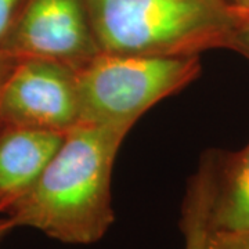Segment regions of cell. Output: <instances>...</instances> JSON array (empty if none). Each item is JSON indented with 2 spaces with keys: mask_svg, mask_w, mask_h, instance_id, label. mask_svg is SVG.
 I'll list each match as a JSON object with an SVG mask.
<instances>
[{
  "mask_svg": "<svg viewBox=\"0 0 249 249\" xmlns=\"http://www.w3.org/2000/svg\"><path fill=\"white\" fill-rule=\"evenodd\" d=\"M133 126L78 124L27 196L7 216L16 227H29L68 245L101 240L115 222L112 170Z\"/></svg>",
  "mask_w": 249,
  "mask_h": 249,
  "instance_id": "6da1fadb",
  "label": "cell"
},
{
  "mask_svg": "<svg viewBox=\"0 0 249 249\" xmlns=\"http://www.w3.org/2000/svg\"><path fill=\"white\" fill-rule=\"evenodd\" d=\"M100 52L199 55L229 49L235 7L226 0H86Z\"/></svg>",
  "mask_w": 249,
  "mask_h": 249,
  "instance_id": "7a4b0ae2",
  "label": "cell"
},
{
  "mask_svg": "<svg viewBox=\"0 0 249 249\" xmlns=\"http://www.w3.org/2000/svg\"><path fill=\"white\" fill-rule=\"evenodd\" d=\"M199 55H142L100 52L75 68L79 124H134L162 100L201 75Z\"/></svg>",
  "mask_w": 249,
  "mask_h": 249,
  "instance_id": "3957f363",
  "label": "cell"
},
{
  "mask_svg": "<svg viewBox=\"0 0 249 249\" xmlns=\"http://www.w3.org/2000/svg\"><path fill=\"white\" fill-rule=\"evenodd\" d=\"M80 122L75 68L43 58H24L0 97V126L67 133Z\"/></svg>",
  "mask_w": 249,
  "mask_h": 249,
  "instance_id": "277c9868",
  "label": "cell"
},
{
  "mask_svg": "<svg viewBox=\"0 0 249 249\" xmlns=\"http://www.w3.org/2000/svg\"><path fill=\"white\" fill-rule=\"evenodd\" d=\"M6 47L72 68L100 53L86 0H27Z\"/></svg>",
  "mask_w": 249,
  "mask_h": 249,
  "instance_id": "5b68a950",
  "label": "cell"
},
{
  "mask_svg": "<svg viewBox=\"0 0 249 249\" xmlns=\"http://www.w3.org/2000/svg\"><path fill=\"white\" fill-rule=\"evenodd\" d=\"M65 133L0 126V213L27 196L61 145Z\"/></svg>",
  "mask_w": 249,
  "mask_h": 249,
  "instance_id": "8992f818",
  "label": "cell"
},
{
  "mask_svg": "<svg viewBox=\"0 0 249 249\" xmlns=\"http://www.w3.org/2000/svg\"><path fill=\"white\" fill-rule=\"evenodd\" d=\"M211 226L213 231H249V142L240 151H217Z\"/></svg>",
  "mask_w": 249,
  "mask_h": 249,
  "instance_id": "52a82bcc",
  "label": "cell"
},
{
  "mask_svg": "<svg viewBox=\"0 0 249 249\" xmlns=\"http://www.w3.org/2000/svg\"><path fill=\"white\" fill-rule=\"evenodd\" d=\"M216 157L217 151L214 150L206 152L196 172L188 180L180 216L184 249H209Z\"/></svg>",
  "mask_w": 249,
  "mask_h": 249,
  "instance_id": "ba28073f",
  "label": "cell"
},
{
  "mask_svg": "<svg viewBox=\"0 0 249 249\" xmlns=\"http://www.w3.org/2000/svg\"><path fill=\"white\" fill-rule=\"evenodd\" d=\"M235 13L237 18L230 36L229 50L237 52L249 61V10L235 7Z\"/></svg>",
  "mask_w": 249,
  "mask_h": 249,
  "instance_id": "9c48e42d",
  "label": "cell"
},
{
  "mask_svg": "<svg viewBox=\"0 0 249 249\" xmlns=\"http://www.w3.org/2000/svg\"><path fill=\"white\" fill-rule=\"evenodd\" d=\"M27 0H0V47H6Z\"/></svg>",
  "mask_w": 249,
  "mask_h": 249,
  "instance_id": "30bf717a",
  "label": "cell"
},
{
  "mask_svg": "<svg viewBox=\"0 0 249 249\" xmlns=\"http://www.w3.org/2000/svg\"><path fill=\"white\" fill-rule=\"evenodd\" d=\"M209 249H249V231H213L209 240Z\"/></svg>",
  "mask_w": 249,
  "mask_h": 249,
  "instance_id": "8fae6325",
  "label": "cell"
},
{
  "mask_svg": "<svg viewBox=\"0 0 249 249\" xmlns=\"http://www.w3.org/2000/svg\"><path fill=\"white\" fill-rule=\"evenodd\" d=\"M24 58H27V57L13 52L7 47H0V97H1L3 89H4L7 80L10 79L11 73L14 72L18 64Z\"/></svg>",
  "mask_w": 249,
  "mask_h": 249,
  "instance_id": "7c38bea8",
  "label": "cell"
},
{
  "mask_svg": "<svg viewBox=\"0 0 249 249\" xmlns=\"http://www.w3.org/2000/svg\"><path fill=\"white\" fill-rule=\"evenodd\" d=\"M16 229L17 227H16V224L11 220L10 216L6 214L4 217H0V245H1L3 241L9 237L10 232L13 231V230H16Z\"/></svg>",
  "mask_w": 249,
  "mask_h": 249,
  "instance_id": "4fadbf2b",
  "label": "cell"
},
{
  "mask_svg": "<svg viewBox=\"0 0 249 249\" xmlns=\"http://www.w3.org/2000/svg\"><path fill=\"white\" fill-rule=\"evenodd\" d=\"M232 6H235V7L242 10H249V0H240L237 4H232Z\"/></svg>",
  "mask_w": 249,
  "mask_h": 249,
  "instance_id": "5bb4252c",
  "label": "cell"
},
{
  "mask_svg": "<svg viewBox=\"0 0 249 249\" xmlns=\"http://www.w3.org/2000/svg\"><path fill=\"white\" fill-rule=\"evenodd\" d=\"M226 1H227V3H230V4H237L240 0H226Z\"/></svg>",
  "mask_w": 249,
  "mask_h": 249,
  "instance_id": "9a60e30c",
  "label": "cell"
}]
</instances>
